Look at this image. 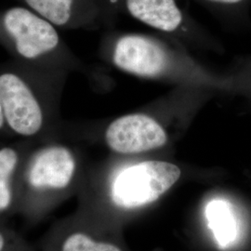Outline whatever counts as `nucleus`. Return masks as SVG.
Listing matches in <instances>:
<instances>
[{"instance_id":"39448f33","label":"nucleus","mask_w":251,"mask_h":251,"mask_svg":"<svg viewBox=\"0 0 251 251\" xmlns=\"http://www.w3.org/2000/svg\"><path fill=\"white\" fill-rule=\"evenodd\" d=\"M0 101L11 129L23 136L36 134L43 123L41 107L33 92L16 75H0Z\"/></svg>"},{"instance_id":"9b49d317","label":"nucleus","mask_w":251,"mask_h":251,"mask_svg":"<svg viewBox=\"0 0 251 251\" xmlns=\"http://www.w3.org/2000/svg\"><path fill=\"white\" fill-rule=\"evenodd\" d=\"M209 6L217 8H235L243 5L247 0H201Z\"/></svg>"},{"instance_id":"20e7f679","label":"nucleus","mask_w":251,"mask_h":251,"mask_svg":"<svg viewBox=\"0 0 251 251\" xmlns=\"http://www.w3.org/2000/svg\"><path fill=\"white\" fill-rule=\"evenodd\" d=\"M2 24L15 40L19 54L26 59L48 53L59 44V36L53 25L31 9L14 7L7 9Z\"/></svg>"},{"instance_id":"f8f14e48","label":"nucleus","mask_w":251,"mask_h":251,"mask_svg":"<svg viewBox=\"0 0 251 251\" xmlns=\"http://www.w3.org/2000/svg\"><path fill=\"white\" fill-rule=\"evenodd\" d=\"M6 245H7L6 237L2 232H0V251H4L6 248Z\"/></svg>"},{"instance_id":"f03ea898","label":"nucleus","mask_w":251,"mask_h":251,"mask_svg":"<svg viewBox=\"0 0 251 251\" xmlns=\"http://www.w3.org/2000/svg\"><path fill=\"white\" fill-rule=\"evenodd\" d=\"M181 171L173 163L147 160L120 171L111 184L115 206L126 211L150 206L163 198L179 180Z\"/></svg>"},{"instance_id":"6e6552de","label":"nucleus","mask_w":251,"mask_h":251,"mask_svg":"<svg viewBox=\"0 0 251 251\" xmlns=\"http://www.w3.org/2000/svg\"><path fill=\"white\" fill-rule=\"evenodd\" d=\"M27 6L53 25L63 26L73 21L94 16L98 8L92 0H24Z\"/></svg>"},{"instance_id":"9d476101","label":"nucleus","mask_w":251,"mask_h":251,"mask_svg":"<svg viewBox=\"0 0 251 251\" xmlns=\"http://www.w3.org/2000/svg\"><path fill=\"white\" fill-rule=\"evenodd\" d=\"M61 251H123L114 243L98 240L90 234L76 231L63 240Z\"/></svg>"},{"instance_id":"ddd939ff","label":"nucleus","mask_w":251,"mask_h":251,"mask_svg":"<svg viewBox=\"0 0 251 251\" xmlns=\"http://www.w3.org/2000/svg\"><path fill=\"white\" fill-rule=\"evenodd\" d=\"M4 120H5V117H4L3 109H2V105H1V101H0V128L2 127V126H3V124H4Z\"/></svg>"},{"instance_id":"1a4fd4ad","label":"nucleus","mask_w":251,"mask_h":251,"mask_svg":"<svg viewBox=\"0 0 251 251\" xmlns=\"http://www.w3.org/2000/svg\"><path fill=\"white\" fill-rule=\"evenodd\" d=\"M18 164V154L9 147L0 149V213L11 206L13 194L11 177Z\"/></svg>"},{"instance_id":"423d86ee","label":"nucleus","mask_w":251,"mask_h":251,"mask_svg":"<svg viewBox=\"0 0 251 251\" xmlns=\"http://www.w3.org/2000/svg\"><path fill=\"white\" fill-rule=\"evenodd\" d=\"M75 159L63 146H50L40 151L31 163L28 183L36 190H63L71 183L75 172Z\"/></svg>"},{"instance_id":"0eeeda50","label":"nucleus","mask_w":251,"mask_h":251,"mask_svg":"<svg viewBox=\"0 0 251 251\" xmlns=\"http://www.w3.org/2000/svg\"><path fill=\"white\" fill-rule=\"evenodd\" d=\"M120 2L133 18L166 33H175L188 28L190 20L176 0H111Z\"/></svg>"},{"instance_id":"f257e3e1","label":"nucleus","mask_w":251,"mask_h":251,"mask_svg":"<svg viewBox=\"0 0 251 251\" xmlns=\"http://www.w3.org/2000/svg\"><path fill=\"white\" fill-rule=\"evenodd\" d=\"M113 61L119 69L146 78L210 83V77L193 63L149 36H121L115 46Z\"/></svg>"},{"instance_id":"7ed1b4c3","label":"nucleus","mask_w":251,"mask_h":251,"mask_svg":"<svg viewBox=\"0 0 251 251\" xmlns=\"http://www.w3.org/2000/svg\"><path fill=\"white\" fill-rule=\"evenodd\" d=\"M163 126L152 117L132 114L119 117L106 129L105 142L117 153L136 154L159 149L168 143Z\"/></svg>"}]
</instances>
